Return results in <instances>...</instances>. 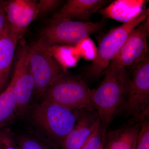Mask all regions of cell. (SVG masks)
<instances>
[{
  "mask_svg": "<svg viewBox=\"0 0 149 149\" xmlns=\"http://www.w3.org/2000/svg\"><path fill=\"white\" fill-rule=\"evenodd\" d=\"M19 42L11 80L13 85L17 116L22 117L29 107L32 93L35 91V83L29 67L30 45L24 39H21Z\"/></svg>",
  "mask_w": 149,
  "mask_h": 149,
  "instance_id": "cell-8",
  "label": "cell"
},
{
  "mask_svg": "<svg viewBox=\"0 0 149 149\" xmlns=\"http://www.w3.org/2000/svg\"><path fill=\"white\" fill-rule=\"evenodd\" d=\"M43 100L73 111L94 110L91 102V90L80 77L66 73L47 89Z\"/></svg>",
  "mask_w": 149,
  "mask_h": 149,
  "instance_id": "cell-5",
  "label": "cell"
},
{
  "mask_svg": "<svg viewBox=\"0 0 149 149\" xmlns=\"http://www.w3.org/2000/svg\"><path fill=\"white\" fill-rule=\"evenodd\" d=\"M79 56L86 59L93 61L97 53V48L89 37L80 42L74 47Z\"/></svg>",
  "mask_w": 149,
  "mask_h": 149,
  "instance_id": "cell-18",
  "label": "cell"
},
{
  "mask_svg": "<svg viewBox=\"0 0 149 149\" xmlns=\"http://www.w3.org/2000/svg\"><path fill=\"white\" fill-rule=\"evenodd\" d=\"M81 111L74 127L61 145V149H80L101 123L94 110Z\"/></svg>",
  "mask_w": 149,
  "mask_h": 149,
  "instance_id": "cell-11",
  "label": "cell"
},
{
  "mask_svg": "<svg viewBox=\"0 0 149 149\" xmlns=\"http://www.w3.org/2000/svg\"><path fill=\"white\" fill-rule=\"evenodd\" d=\"M149 17L132 30L109 64L125 67L137 64L148 54Z\"/></svg>",
  "mask_w": 149,
  "mask_h": 149,
  "instance_id": "cell-9",
  "label": "cell"
},
{
  "mask_svg": "<svg viewBox=\"0 0 149 149\" xmlns=\"http://www.w3.org/2000/svg\"><path fill=\"white\" fill-rule=\"evenodd\" d=\"M100 149H103V143L101 147L100 148Z\"/></svg>",
  "mask_w": 149,
  "mask_h": 149,
  "instance_id": "cell-24",
  "label": "cell"
},
{
  "mask_svg": "<svg viewBox=\"0 0 149 149\" xmlns=\"http://www.w3.org/2000/svg\"><path fill=\"white\" fill-rule=\"evenodd\" d=\"M59 0H40L38 1L40 13H47L55 9L61 3Z\"/></svg>",
  "mask_w": 149,
  "mask_h": 149,
  "instance_id": "cell-21",
  "label": "cell"
},
{
  "mask_svg": "<svg viewBox=\"0 0 149 149\" xmlns=\"http://www.w3.org/2000/svg\"><path fill=\"white\" fill-rule=\"evenodd\" d=\"M22 38L12 32L6 24L5 33L0 40V94L10 83V74L17 45Z\"/></svg>",
  "mask_w": 149,
  "mask_h": 149,
  "instance_id": "cell-12",
  "label": "cell"
},
{
  "mask_svg": "<svg viewBox=\"0 0 149 149\" xmlns=\"http://www.w3.org/2000/svg\"><path fill=\"white\" fill-rule=\"evenodd\" d=\"M4 8L7 25L21 38L32 22L40 14L38 1L35 0L4 1Z\"/></svg>",
  "mask_w": 149,
  "mask_h": 149,
  "instance_id": "cell-10",
  "label": "cell"
},
{
  "mask_svg": "<svg viewBox=\"0 0 149 149\" xmlns=\"http://www.w3.org/2000/svg\"><path fill=\"white\" fill-rule=\"evenodd\" d=\"M130 67L129 93L122 110L139 121L143 116L149 115V54L139 63Z\"/></svg>",
  "mask_w": 149,
  "mask_h": 149,
  "instance_id": "cell-6",
  "label": "cell"
},
{
  "mask_svg": "<svg viewBox=\"0 0 149 149\" xmlns=\"http://www.w3.org/2000/svg\"><path fill=\"white\" fill-rule=\"evenodd\" d=\"M104 134L101 123L80 149H100L102 145L103 136Z\"/></svg>",
  "mask_w": 149,
  "mask_h": 149,
  "instance_id": "cell-20",
  "label": "cell"
},
{
  "mask_svg": "<svg viewBox=\"0 0 149 149\" xmlns=\"http://www.w3.org/2000/svg\"><path fill=\"white\" fill-rule=\"evenodd\" d=\"M139 130L136 149H149V116H143L140 118Z\"/></svg>",
  "mask_w": 149,
  "mask_h": 149,
  "instance_id": "cell-17",
  "label": "cell"
},
{
  "mask_svg": "<svg viewBox=\"0 0 149 149\" xmlns=\"http://www.w3.org/2000/svg\"><path fill=\"white\" fill-rule=\"evenodd\" d=\"M6 24V20L4 8V1H0V31L4 28Z\"/></svg>",
  "mask_w": 149,
  "mask_h": 149,
  "instance_id": "cell-22",
  "label": "cell"
},
{
  "mask_svg": "<svg viewBox=\"0 0 149 149\" xmlns=\"http://www.w3.org/2000/svg\"><path fill=\"white\" fill-rule=\"evenodd\" d=\"M103 80L91 90V100L98 115L104 133L106 129L123 108L129 93L130 77L123 67L109 65Z\"/></svg>",
  "mask_w": 149,
  "mask_h": 149,
  "instance_id": "cell-1",
  "label": "cell"
},
{
  "mask_svg": "<svg viewBox=\"0 0 149 149\" xmlns=\"http://www.w3.org/2000/svg\"><path fill=\"white\" fill-rule=\"evenodd\" d=\"M139 130V125H130L105 133L103 149H136Z\"/></svg>",
  "mask_w": 149,
  "mask_h": 149,
  "instance_id": "cell-14",
  "label": "cell"
},
{
  "mask_svg": "<svg viewBox=\"0 0 149 149\" xmlns=\"http://www.w3.org/2000/svg\"><path fill=\"white\" fill-rule=\"evenodd\" d=\"M15 136L21 149H54L56 147L50 139L33 132H24Z\"/></svg>",
  "mask_w": 149,
  "mask_h": 149,
  "instance_id": "cell-15",
  "label": "cell"
},
{
  "mask_svg": "<svg viewBox=\"0 0 149 149\" xmlns=\"http://www.w3.org/2000/svg\"><path fill=\"white\" fill-rule=\"evenodd\" d=\"M42 46L46 48L56 60L66 69L75 66L80 58L78 52L74 47Z\"/></svg>",
  "mask_w": 149,
  "mask_h": 149,
  "instance_id": "cell-16",
  "label": "cell"
},
{
  "mask_svg": "<svg viewBox=\"0 0 149 149\" xmlns=\"http://www.w3.org/2000/svg\"><path fill=\"white\" fill-rule=\"evenodd\" d=\"M5 31L6 26L5 27H4V28L3 29V30H2L1 31H0V40L2 39V38L3 36L4 35L5 33Z\"/></svg>",
  "mask_w": 149,
  "mask_h": 149,
  "instance_id": "cell-23",
  "label": "cell"
},
{
  "mask_svg": "<svg viewBox=\"0 0 149 149\" xmlns=\"http://www.w3.org/2000/svg\"><path fill=\"white\" fill-rule=\"evenodd\" d=\"M29 64L35 91L42 96L52 84L66 73L65 68L46 48L37 42L30 45Z\"/></svg>",
  "mask_w": 149,
  "mask_h": 149,
  "instance_id": "cell-7",
  "label": "cell"
},
{
  "mask_svg": "<svg viewBox=\"0 0 149 149\" xmlns=\"http://www.w3.org/2000/svg\"><path fill=\"white\" fill-rule=\"evenodd\" d=\"M106 0H68L55 15L70 20L89 21L91 17L103 8Z\"/></svg>",
  "mask_w": 149,
  "mask_h": 149,
  "instance_id": "cell-13",
  "label": "cell"
},
{
  "mask_svg": "<svg viewBox=\"0 0 149 149\" xmlns=\"http://www.w3.org/2000/svg\"><path fill=\"white\" fill-rule=\"evenodd\" d=\"M0 149H21L14 133L8 127L0 128Z\"/></svg>",
  "mask_w": 149,
  "mask_h": 149,
  "instance_id": "cell-19",
  "label": "cell"
},
{
  "mask_svg": "<svg viewBox=\"0 0 149 149\" xmlns=\"http://www.w3.org/2000/svg\"><path fill=\"white\" fill-rule=\"evenodd\" d=\"M148 17L149 8L144 10L135 17L111 29L99 38L95 58L85 70L86 78L97 80L104 74L107 67L124 45L130 32Z\"/></svg>",
  "mask_w": 149,
  "mask_h": 149,
  "instance_id": "cell-2",
  "label": "cell"
},
{
  "mask_svg": "<svg viewBox=\"0 0 149 149\" xmlns=\"http://www.w3.org/2000/svg\"><path fill=\"white\" fill-rule=\"evenodd\" d=\"M104 19L92 22L70 20L54 15L41 30L37 42L45 46L75 47L90 35L100 33L103 29Z\"/></svg>",
  "mask_w": 149,
  "mask_h": 149,
  "instance_id": "cell-3",
  "label": "cell"
},
{
  "mask_svg": "<svg viewBox=\"0 0 149 149\" xmlns=\"http://www.w3.org/2000/svg\"><path fill=\"white\" fill-rule=\"evenodd\" d=\"M79 112L43 100L33 108L31 118L54 143L61 146L75 125Z\"/></svg>",
  "mask_w": 149,
  "mask_h": 149,
  "instance_id": "cell-4",
  "label": "cell"
}]
</instances>
